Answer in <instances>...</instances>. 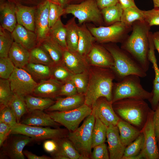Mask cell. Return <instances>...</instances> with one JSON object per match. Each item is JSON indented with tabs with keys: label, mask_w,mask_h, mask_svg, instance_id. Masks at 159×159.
<instances>
[{
	"label": "cell",
	"mask_w": 159,
	"mask_h": 159,
	"mask_svg": "<svg viewBox=\"0 0 159 159\" xmlns=\"http://www.w3.org/2000/svg\"><path fill=\"white\" fill-rule=\"evenodd\" d=\"M117 126L120 140L126 147L135 140L141 132V130L120 118Z\"/></svg>",
	"instance_id": "obj_28"
},
{
	"label": "cell",
	"mask_w": 159,
	"mask_h": 159,
	"mask_svg": "<svg viewBox=\"0 0 159 159\" xmlns=\"http://www.w3.org/2000/svg\"><path fill=\"white\" fill-rule=\"evenodd\" d=\"M94 44L86 59L90 65L110 69L114 64L112 57L103 44Z\"/></svg>",
	"instance_id": "obj_16"
},
{
	"label": "cell",
	"mask_w": 159,
	"mask_h": 159,
	"mask_svg": "<svg viewBox=\"0 0 159 159\" xmlns=\"http://www.w3.org/2000/svg\"><path fill=\"white\" fill-rule=\"evenodd\" d=\"M107 138L110 159H122L126 148L120 140L117 125L107 127Z\"/></svg>",
	"instance_id": "obj_18"
},
{
	"label": "cell",
	"mask_w": 159,
	"mask_h": 159,
	"mask_svg": "<svg viewBox=\"0 0 159 159\" xmlns=\"http://www.w3.org/2000/svg\"><path fill=\"white\" fill-rule=\"evenodd\" d=\"M58 146V144L56 140L53 139L45 140L43 144L44 150L50 154L56 151Z\"/></svg>",
	"instance_id": "obj_54"
},
{
	"label": "cell",
	"mask_w": 159,
	"mask_h": 159,
	"mask_svg": "<svg viewBox=\"0 0 159 159\" xmlns=\"http://www.w3.org/2000/svg\"><path fill=\"white\" fill-rule=\"evenodd\" d=\"M8 57L16 67L24 69L29 62L30 51L14 42L9 50Z\"/></svg>",
	"instance_id": "obj_27"
},
{
	"label": "cell",
	"mask_w": 159,
	"mask_h": 159,
	"mask_svg": "<svg viewBox=\"0 0 159 159\" xmlns=\"http://www.w3.org/2000/svg\"><path fill=\"white\" fill-rule=\"evenodd\" d=\"M154 8H159V0H152Z\"/></svg>",
	"instance_id": "obj_60"
},
{
	"label": "cell",
	"mask_w": 159,
	"mask_h": 159,
	"mask_svg": "<svg viewBox=\"0 0 159 159\" xmlns=\"http://www.w3.org/2000/svg\"><path fill=\"white\" fill-rule=\"evenodd\" d=\"M11 127L7 124L0 122V147H2L5 141L10 135Z\"/></svg>",
	"instance_id": "obj_51"
},
{
	"label": "cell",
	"mask_w": 159,
	"mask_h": 159,
	"mask_svg": "<svg viewBox=\"0 0 159 159\" xmlns=\"http://www.w3.org/2000/svg\"><path fill=\"white\" fill-rule=\"evenodd\" d=\"M92 110V107L84 104L70 110L47 111V112L55 121L71 132L79 127L82 121L91 113Z\"/></svg>",
	"instance_id": "obj_10"
},
{
	"label": "cell",
	"mask_w": 159,
	"mask_h": 159,
	"mask_svg": "<svg viewBox=\"0 0 159 159\" xmlns=\"http://www.w3.org/2000/svg\"><path fill=\"white\" fill-rule=\"evenodd\" d=\"M78 94L76 86L73 81L70 79L63 83L60 90L59 96L69 97Z\"/></svg>",
	"instance_id": "obj_50"
},
{
	"label": "cell",
	"mask_w": 159,
	"mask_h": 159,
	"mask_svg": "<svg viewBox=\"0 0 159 159\" xmlns=\"http://www.w3.org/2000/svg\"><path fill=\"white\" fill-rule=\"evenodd\" d=\"M87 26L98 43H121L132 31V26L120 21L108 26Z\"/></svg>",
	"instance_id": "obj_8"
},
{
	"label": "cell",
	"mask_w": 159,
	"mask_h": 159,
	"mask_svg": "<svg viewBox=\"0 0 159 159\" xmlns=\"http://www.w3.org/2000/svg\"><path fill=\"white\" fill-rule=\"evenodd\" d=\"M39 45L47 52L55 65L62 63L64 50L59 46L48 39Z\"/></svg>",
	"instance_id": "obj_35"
},
{
	"label": "cell",
	"mask_w": 159,
	"mask_h": 159,
	"mask_svg": "<svg viewBox=\"0 0 159 159\" xmlns=\"http://www.w3.org/2000/svg\"><path fill=\"white\" fill-rule=\"evenodd\" d=\"M8 80L13 93L24 97L32 95L38 84L25 69L16 67Z\"/></svg>",
	"instance_id": "obj_12"
},
{
	"label": "cell",
	"mask_w": 159,
	"mask_h": 159,
	"mask_svg": "<svg viewBox=\"0 0 159 159\" xmlns=\"http://www.w3.org/2000/svg\"><path fill=\"white\" fill-rule=\"evenodd\" d=\"M16 4H20L30 7H37L47 0H5Z\"/></svg>",
	"instance_id": "obj_52"
},
{
	"label": "cell",
	"mask_w": 159,
	"mask_h": 159,
	"mask_svg": "<svg viewBox=\"0 0 159 159\" xmlns=\"http://www.w3.org/2000/svg\"><path fill=\"white\" fill-rule=\"evenodd\" d=\"M111 54L114 64L110 68L118 81L130 75H135L140 77L147 76L146 72L139 63L127 52L116 43L103 44Z\"/></svg>",
	"instance_id": "obj_4"
},
{
	"label": "cell",
	"mask_w": 159,
	"mask_h": 159,
	"mask_svg": "<svg viewBox=\"0 0 159 159\" xmlns=\"http://www.w3.org/2000/svg\"><path fill=\"white\" fill-rule=\"evenodd\" d=\"M66 35L65 25L63 24L60 18L50 28L47 39L57 45L64 51L67 49Z\"/></svg>",
	"instance_id": "obj_29"
},
{
	"label": "cell",
	"mask_w": 159,
	"mask_h": 159,
	"mask_svg": "<svg viewBox=\"0 0 159 159\" xmlns=\"http://www.w3.org/2000/svg\"><path fill=\"white\" fill-rule=\"evenodd\" d=\"M64 8L60 5L50 2L49 13L50 28L54 25L62 16L64 15Z\"/></svg>",
	"instance_id": "obj_46"
},
{
	"label": "cell",
	"mask_w": 159,
	"mask_h": 159,
	"mask_svg": "<svg viewBox=\"0 0 159 159\" xmlns=\"http://www.w3.org/2000/svg\"><path fill=\"white\" fill-rule=\"evenodd\" d=\"M92 152L91 159H109L110 156L107 145L105 143L98 145L94 147Z\"/></svg>",
	"instance_id": "obj_49"
},
{
	"label": "cell",
	"mask_w": 159,
	"mask_h": 159,
	"mask_svg": "<svg viewBox=\"0 0 159 159\" xmlns=\"http://www.w3.org/2000/svg\"><path fill=\"white\" fill-rule=\"evenodd\" d=\"M37 7L16 4L17 24L29 30L35 32Z\"/></svg>",
	"instance_id": "obj_25"
},
{
	"label": "cell",
	"mask_w": 159,
	"mask_h": 159,
	"mask_svg": "<svg viewBox=\"0 0 159 159\" xmlns=\"http://www.w3.org/2000/svg\"><path fill=\"white\" fill-rule=\"evenodd\" d=\"M15 67L8 57L0 58V78L9 79L14 72Z\"/></svg>",
	"instance_id": "obj_45"
},
{
	"label": "cell",
	"mask_w": 159,
	"mask_h": 159,
	"mask_svg": "<svg viewBox=\"0 0 159 159\" xmlns=\"http://www.w3.org/2000/svg\"><path fill=\"white\" fill-rule=\"evenodd\" d=\"M96 1L97 6L100 10L115 5L119 3L118 0H96Z\"/></svg>",
	"instance_id": "obj_55"
},
{
	"label": "cell",
	"mask_w": 159,
	"mask_h": 159,
	"mask_svg": "<svg viewBox=\"0 0 159 159\" xmlns=\"http://www.w3.org/2000/svg\"><path fill=\"white\" fill-rule=\"evenodd\" d=\"M131 34L121 43L120 48L130 55L147 72L150 61L148 58V34L150 26L144 20L134 22Z\"/></svg>",
	"instance_id": "obj_1"
},
{
	"label": "cell",
	"mask_w": 159,
	"mask_h": 159,
	"mask_svg": "<svg viewBox=\"0 0 159 159\" xmlns=\"http://www.w3.org/2000/svg\"><path fill=\"white\" fill-rule=\"evenodd\" d=\"M68 14L77 19L80 25L92 22L98 26H105L96 0H84L78 4H67L64 8V14Z\"/></svg>",
	"instance_id": "obj_7"
},
{
	"label": "cell",
	"mask_w": 159,
	"mask_h": 159,
	"mask_svg": "<svg viewBox=\"0 0 159 159\" xmlns=\"http://www.w3.org/2000/svg\"><path fill=\"white\" fill-rule=\"evenodd\" d=\"M123 9L136 6L134 0H118Z\"/></svg>",
	"instance_id": "obj_58"
},
{
	"label": "cell",
	"mask_w": 159,
	"mask_h": 159,
	"mask_svg": "<svg viewBox=\"0 0 159 159\" xmlns=\"http://www.w3.org/2000/svg\"><path fill=\"white\" fill-rule=\"evenodd\" d=\"M79 40L77 52L86 58L95 42L96 41L85 23L79 26Z\"/></svg>",
	"instance_id": "obj_26"
},
{
	"label": "cell",
	"mask_w": 159,
	"mask_h": 159,
	"mask_svg": "<svg viewBox=\"0 0 159 159\" xmlns=\"http://www.w3.org/2000/svg\"><path fill=\"white\" fill-rule=\"evenodd\" d=\"M75 18L73 16L65 24L66 29V41L67 49L77 51L79 40V25L77 24Z\"/></svg>",
	"instance_id": "obj_30"
},
{
	"label": "cell",
	"mask_w": 159,
	"mask_h": 159,
	"mask_svg": "<svg viewBox=\"0 0 159 159\" xmlns=\"http://www.w3.org/2000/svg\"><path fill=\"white\" fill-rule=\"evenodd\" d=\"M107 127L95 115L92 132V148L105 143L107 138Z\"/></svg>",
	"instance_id": "obj_37"
},
{
	"label": "cell",
	"mask_w": 159,
	"mask_h": 159,
	"mask_svg": "<svg viewBox=\"0 0 159 159\" xmlns=\"http://www.w3.org/2000/svg\"><path fill=\"white\" fill-rule=\"evenodd\" d=\"M14 42L29 51L38 45L37 38L34 32L17 24L11 32Z\"/></svg>",
	"instance_id": "obj_24"
},
{
	"label": "cell",
	"mask_w": 159,
	"mask_h": 159,
	"mask_svg": "<svg viewBox=\"0 0 159 159\" xmlns=\"http://www.w3.org/2000/svg\"><path fill=\"white\" fill-rule=\"evenodd\" d=\"M73 74L62 64L52 67V77L64 83L71 79Z\"/></svg>",
	"instance_id": "obj_44"
},
{
	"label": "cell",
	"mask_w": 159,
	"mask_h": 159,
	"mask_svg": "<svg viewBox=\"0 0 159 159\" xmlns=\"http://www.w3.org/2000/svg\"><path fill=\"white\" fill-rule=\"evenodd\" d=\"M29 62L43 64L52 67L54 63L47 52L41 45H37L30 51Z\"/></svg>",
	"instance_id": "obj_34"
},
{
	"label": "cell",
	"mask_w": 159,
	"mask_h": 159,
	"mask_svg": "<svg viewBox=\"0 0 159 159\" xmlns=\"http://www.w3.org/2000/svg\"><path fill=\"white\" fill-rule=\"evenodd\" d=\"M153 120L157 145L159 149V103L156 108L154 111Z\"/></svg>",
	"instance_id": "obj_53"
},
{
	"label": "cell",
	"mask_w": 159,
	"mask_h": 159,
	"mask_svg": "<svg viewBox=\"0 0 159 159\" xmlns=\"http://www.w3.org/2000/svg\"><path fill=\"white\" fill-rule=\"evenodd\" d=\"M14 42L11 32L0 26V58L8 57Z\"/></svg>",
	"instance_id": "obj_39"
},
{
	"label": "cell",
	"mask_w": 159,
	"mask_h": 159,
	"mask_svg": "<svg viewBox=\"0 0 159 159\" xmlns=\"http://www.w3.org/2000/svg\"><path fill=\"white\" fill-rule=\"evenodd\" d=\"M20 123L29 125L59 128L61 125L55 121L47 112L35 110L28 112Z\"/></svg>",
	"instance_id": "obj_22"
},
{
	"label": "cell",
	"mask_w": 159,
	"mask_h": 159,
	"mask_svg": "<svg viewBox=\"0 0 159 159\" xmlns=\"http://www.w3.org/2000/svg\"><path fill=\"white\" fill-rule=\"evenodd\" d=\"M14 95L8 79H0V110L9 105Z\"/></svg>",
	"instance_id": "obj_38"
},
{
	"label": "cell",
	"mask_w": 159,
	"mask_h": 159,
	"mask_svg": "<svg viewBox=\"0 0 159 159\" xmlns=\"http://www.w3.org/2000/svg\"><path fill=\"white\" fill-rule=\"evenodd\" d=\"M153 38L155 49L159 54V31L153 33Z\"/></svg>",
	"instance_id": "obj_59"
},
{
	"label": "cell",
	"mask_w": 159,
	"mask_h": 159,
	"mask_svg": "<svg viewBox=\"0 0 159 159\" xmlns=\"http://www.w3.org/2000/svg\"><path fill=\"white\" fill-rule=\"evenodd\" d=\"M0 111V122L5 123L11 128L18 123L15 114L9 105Z\"/></svg>",
	"instance_id": "obj_47"
},
{
	"label": "cell",
	"mask_w": 159,
	"mask_h": 159,
	"mask_svg": "<svg viewBox=\"0 0 159 159\" xmlns=\"http://www.w3.org/2000/svg\"><path fill=\"white\" fill-rule=\"evenodd\" d=\"M95 115L107 127L117 125L120 119L115 112L112 103L105 97L98 99L92 107Z\"/></svg>",
	"instance_id": "obj_15"
},
{
	"label": "cell",
	"mask_w": 159,
	"mask_h": 159,
	"mask_svg": "<svg viewBox=\"0 0 159 159\" xmlns=\"http://www.w3.org/2000/svg\"><path fill=\"white\" fill-rule=\"evenodd\" d=\"M123 9L119 3L101 10L105 26L120 21Z\"/></svg>",
	"instance_id": "obj_33"
},
{
	"label": "cell",
	"mask_w": 159,
	"mask_h": 159,
	"mask_svg": "<svg viewBox=\"0 0 159 159\" xmlns=\"http://www.w3.org/2000/svg\"><path fill=\"white\" fill-rule=\"evenodd\" d=\"M85 95L78 94L65 98H57L54 103L47 109V111H64L76 109L84 104Z\"/></svg>",
	"instance_id": "obj_23"
},
{
	"label": "cell",
	"mask_w": 159,
	"mask_h": 159,
	"mask_svg": "<svg viewBox=\"0 0 159 159\" xmlns=\"http://www.w3.org/2000/svg\"><path fill=\"white\" fill-rule=\"evenodd\" d=\"M63 83L52 77L40 81L38 83L32 95L42 97L57 99L59 96Z\"/></svg>",
	"instance_id": "obj_20"
},
{
	"label": "cell",
	"mask_w": 159,
	"mask_h": 159,
	"mask_svg": "<svg viewBox=\"0 0 159 159\" xmlns=\"http://www.w3.org/2000/svg\"><path fill=\"white\" fill-rule=\"evenodd\" d=\"M67 0H59L61 5L63 8H64L66 5Z\"/></svg>",
	"instance_id": "obj_61"
},
{
	"label": "cell",
	"mask_w": 159,
	"mask_h": 159,
	"mask_svg": "<svg viewBox=\"0 0 159 159\" xmlns=\"http://www.w3.org/2000/svg\"><path fill=\"white\" fill-rule=\"evenodd\" d=\"M86 117L82 125L73 132H69L67 138L81 155L80 159H91L92 132L95 120L94 110Z\"/></svg>",
	"instance_id": "obj_5"
},
{
	"label": "cell",
	"mask_w": 159,
	"mask_h": 159,
	"mask_svg": "<svg viewBox=\"0 0 159 159\" xmlns=\"http://www.w3.org/2000/svg\"><path fill=\"white\" fill-rule=\"evenodd\" d=\"M23 153L28 159H51L52 158L46 155L38 156L27 150H23Z\"/></svg>",
	"instance_id": "obj_56"
},
{
	"label": "cell",
	"mask_w": 159,
	"mask_h": 159,
	"mask_svg": "<svg viewBox=\"0 0 159 159\" xmlns=\"http://www.w3.org/2000/svg\"><path fill=\"white\" fill-rule=\"evenodd\" d=\"M69 132L67 129H53L48 127H43L18 123L11 128L10 134L24 135L37 141L48 139L56 140L67 137Z\"/></svg>",
	"instance_id": "obj_9"
},
{
	"label": "cell",
	"mask_w": 159,
	"mask_h": 159,
	"mask_svg": "<svg viewBox=\"0 0 159 159\" xmlns=\"http://www.w3.org/2000/svg\"><path fill=\"white\" fill-rule=\"evenodd\" d=\"M77 0H67V3H66V5H67V4H69V3L71 2H72L73 1H75Z\"/></svg>",
	"instance_id": "obj_63"
},
{
	"label": "cell",
	"mask_w": 159,
	"mask_h": 159,
	"mask_svg": "<svg viewBox=\"0 0 159 159\" xmlns=\"http://www.w3.org/2000/svg\"><path fill=\"white\" fill-rule=\"evenodd\" d=\"M138 20H144L143 10L139 9L136 6L123 9L120 21L132 26L134 22Z\"/></svg>",
	"instance_id": "obj_36"
},
{
	"label": "cell",
	"mask_w": 159,
	"mask_h": 159,
	"mask_svg": "<svg viewBox=\"0 0 159 159\" xmlns=\"http://www.w3.org/2000/svg\"><path fill=\"white\" fill-rule=\"evenodd\" d=\"M144 141V135L141 132L135 140L126 147L122 159H132L138 155L143 148Z\"/></svg>",
	"instance_id": "obj_40"
},
{
	"label": "cell",
	"mask_w": 159,
	"mask_h": 159,
	"mask_svg": "<svg viewBox=\"0 0 159 159\" xmlns=\"http://www.w3.org/2000/svg\"><path fill=\"white\" fill-rule=\"evenodd\" d=\"M0 26L12 32L17 24L16 4L5 0H0Z\"/></svg>",
	"instance_id": "obj_21"
},
{
	"label": "cell",
	"mask_w": 159,
	"mask_h": 159,
	"mask_svg": "<svg viewBox=\"0 0 159 159\" xmlns=\"http://www.w3.org/2000/svg\"><path fill=\"white\" fill-rule=\"evenodd\" d=\"M9 105L15 114L17 122L20 123L22 117L28 112L24 97L14 94Z\"/></svg>",
	"instance_id": "obj_41"
},
{
	"label": "cell",
	"mask_w": 159,
	"mask_h": 159,
	"mask_svg": "<svg viewBox=\"0 0 159 159\" xmlns=\"http://www.w3.org/2000/svg\"><path fill=\"white\" fill-rule=\"evenodd\" d=\"M148 38L149 49L148 58L150 62L152 64V68L154 69L155 75L153 82V90L151 92L152 97L148 101L150 104L151 109L154 111L159 103V68L155 54V48L152 35L149 34Z\"/></svg>",
	"instance_id": "obj_17"
},
{
	"label": "cell",
	"mask_w": 159,
	"mask_h": 159,
	"mask_svg": "<svg viewBox=\"0 0 159 159\" xmlns=\"http://www.w3.org/2000/svg\"><path fill=\"white\" fill-rule=\"evenodd\" d=\"M144 21L151 27L159 25V8L143 11Z\"/></svg>",
	"instance_id": "obj_48"
},
{
	"label": "cell",
	"mask_w": 159,
	"mask_h": 159,
	"mask_svg": "<svg viewBox=\"0 0 159 159\" xmlns=\"http://www.w3.org/2000/svg\"><path fill=\"white\" fill-rule=\"evenodd\" d=\"M56 140L59 147L69 159H80V154L67 137Z\"/></svg>",
	"instance_id": "obj_42"
},
{
	"label": "cell",
	"mask_w": 159,
	"mask_h": 159,
	"mask_svg": "<svg viewBox=\"0 0 159 159\" xmlns=\"http://www.w3.org/2000/svg\"><path fill=\"white\" fill-rule=\"evenodd\" d=\"M34 79L40 81L52 77V67L48 65L29 62L24 68Z\"/></svg>",
	"instance_id": "obj_31"
},
{
	"label": "cell",
	"mask_w": 159,
	"mask_h": 159,
	"mask_svg": "<svg viewBox=\"0 0 159 159\" xmlns=\"http://www.w3.org/2000/svg\"><path fill=\"white\" fill-rule=\"evenodd\" d=\"M49 0L50 2L61 5L59 0Z\"/></svg>",
	"instance_id": "obj_62"
},
{
	"label": "cell",
	"mask_w": 159,
	"mask_h": 159,
	"mask_svg": "<svg viewBox=\"0 0 159 159\" xmlns=\"http://www.w3.org/2000/svg\"><path fill=\"white\" fill-rule=\"evenodd\" d=\"M50 1L47 0L37 7L35 21V31L39 45L48 37L50 27L49 13Z\"/></svg>",
	"instance_id": "obj_14"
},
{
	"label": "cell",
	"mask_w": 159,
	"mask_h": 159,
	"mask_svg": "<svg viewBox=\"0 0 159 159\" xmlns=\"http://www.w3.org/2000/svg\"><path fill=\"white\" fill-rule=\"evenodd\" d=\"M140 77L130 75L114 83L112 103L125 98H135L149 100L152 94L144 89L140 83Z\"/></svg>",
	"instance_id": "obj_6"
},
{
	"label": "cell",
	"mask_w": 159,
	"mask_h": 159,
	"mask_svg": "<svg viewBox=\"0 0 159 159\" xmlns=\"http://www.w3.org/2000/svg\"><path fill=\"white\" fill-rule=\"evenodd\" d=\"M50 154L52 158L53 159H69L65 153L58 146L57 150Z\"/></svg>",
	"instance_id": "obj_57"
},
{
	"label": "cell",
	"mask_w": 159,
	"mask_h": 159,
	"mask_svg": "<svg viewBox=\"0 0 159 159\" xmlns=\"http://www.w3.org/2000/svg\"><path fill=\"white\" fill-rule=\"evenodd\" d=\"M28 112L35 110H46L55 101L52 99L29 95L24 97Z\"/></svg>",
	"instance_id": "obj_32"
},
{
	"label": "cell",
	"mask_w": 159,
	"mask_h": 159,
	"mask_svg": "<svg viewBox=\"0 0 159 159\" xmlns=\"http://www.w3.org/2000/svg\"><path fill=\"white\" fill-rule=\"evenodd\" d=\"M93 67L89 69V83L85 94V104L92 107L101 97L112 102L113 81L115 79L111 69Z\"/></svg>",
	"instance_id": "obj_2"
},
{
	"label": "cell",
	"mask_w": 159,
	"mask_h": 159,
	"mask_svg": "<svg viewBox=\"0 0 159 159\" xmlns=\"http://www.w3.org/2000/svg\"><path fill=\"white\" fill-rule=\"evenodd\" d=\"M62 63L73 74L83 72L90 67L86 58L77 52L71 51L68 49L64 51Z\"/></svg>",
	"instance_id": "obj_19"
},
{
	"label": "cell",
	"mask_w": 159,
	"mask_h": 159,
	"mask_svg": "<svg viewBox=\"0 0 159 159\" xmlns=\"http://www.w3.org/2000/svg\"><path fill=\"white\" fill-rule=\"evenodd\" d=\"M35 141L32 138L21 134H11L1 147V158L24 159L23 149L28 144Z\"/></svg>",
	"instance_id": "obj_13"
},
{
	"label": "cell",
	"mask_w": 159,
	"mask_h": 159,
	"mask_svg": "<svg viewBox=\"0 0 159 159\" xmlns=\"http://www.w3.org/2000/svg\"><path fill=\"white\" fill-rule=\"evenodd\" d=\"M154 111L150 112L147 120L141 130L144 135V146L142 150L132 159H159V149L155 132L153 120Z\"/></svg>",
	"instance_id": "obj_11"
},
{
	"label": "cell",
	"mask_w": 159,
	"mask_h": 159,
	"mask_svg": "<svg viewBox=\"0 0 159 159\" xmlns=\"http://www.w3.org/2000/svg\"><path fill=\"white\" fill-rule=\"evenodd\" d=\"M89 69L73 74L71 77V79L74 84L78 94L85 95L87 91L89 81Z\"/></svg>",
	"instance_id": "obj_43"
},
{
	"label": "cell",
	"mask_w": 159,
	"mask_h": 159,
	"mask_svg": "<svg viewBox=\"0 0 159 159\" xmlns=\"http://www.w3.org/2000/svg\"><path fill=\"white\" fill-rule=\"evenodd\" d=\"M115 113L119 117L141 130L152 110L145 100L125 98L112 103Z\"/></svg>",
	"instance_id": "obj_3"
}]
</instances>
